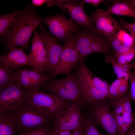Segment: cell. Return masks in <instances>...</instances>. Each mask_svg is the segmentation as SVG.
Masks as SVG:
<instances>
[{"label": "cell", "mask_w": 135, "mask_h": 135, "mask_svg": "<svg viewBox=\"0 0 135 135\" xmlns=\"http://www.w3.org/2000/svg\"><path fill=\"white\" fill-rule=\"evenodd\" d=\"M43 17L35 7L28 6L24 9L11 27L2 36L0 43L4 46L2 55L7 54L12 46H19L28 50L30 38L38 26L42 23Z\"/></svg>", "instance_id": "obj_1"}, {"label": "cell", "mask_w": 135, "mask_h": 135, "mask_svg": "<svg viewBox=\"0 0 135 135\" xmlns=\"http://www.w3.org/2000/svg\"><path fill=\"white\" fill-rule=\"evenodd\" d=\"M78 103L84 108V112H81L82 114L86 116L94 125L101 126L108 135H118L109 99L90 102L81 99Z\"/></svg>", "instance_id": "obj_2"}, {"label": "cell", "mask_w": 135, "mask_h": 135, "mask_svg": "<svg viewBox=\"0 0 135 135\" xmlns=\"http://www.w3.org/2000/svg\"><path fill=\"white\" fill-rule=\"evenodd\" d=\"M80 80L83 91L82 99L84 102H92L111 99L110 85L96 76L86 66L84 61L79 62L76 72Z\"/></svg>", "instance_id": "obj_3"}, {"label": "cell", "mask_w": 135, "mask_h": 135, "mask_svg": "<svg viewBox=\"0 0 135 135\" xmlns=\"http://www.w3.org/2000/svg\"><path fill=\"white\" fill-rule=\"evenodd\" d=\"M26 102L54 121L71 102L54 94L39 90L27 92Z\"/></svg>", "instance_id": "obj_4"}, {"label": "cell", "mask_w": 135, "mask_h": 135, "mask_svg": "<svg viewBox=\"0 0 135 135\" xmlns=\"http://www.w3.org/2000/svg\"><path fill=\"white\" fill-rule=\"evenodd\" d=\"M44 87L46 90L70 102L78 101L83 96L82 83L76 72L62 78H52Z\"/></svg>", "instance_id": "obj_5"}, {"label": "cell", "mask_w": 135, "mask_h": 135, "mask_svg": "<svg viewBox=\"0 0 135 135\" xmlns=\"http://www.w3.org/2000/svg\"><path fill=\"white\" fill-rule=\"evenodd\" d=\"M12 112L17 130L20 133L36 130L50 124V118L26 102L18 110Z\"/></svg>", "instance_id": "obj_6"}, {"label": "cell", "mask_w": 135, "mask_h": 135, "mask_svg": "<svg viewBox=\"0 0 135 135\" xmlns=\"http://www.w3.org/2000/svg\"><path fill=\"white\" fill-rule=\"evenodd\" d=\"M42 23L48 27L50 32L58 40L68 43L78 30L79 26L62 13L52 16H44Z\"/></svg>", "instance_id": "obj_7"}, {"label": "cell", "mask_w": 135, "mask_h": 135, "mask_svg": "<svg viewBox=\"0 0 135 135\" xmlns=\"http://www.w3.org/2000/svg\"><path fill=\"white\" fill-rule=\"evenodd\" d=\"M78 101L71 102L68 105L54 121L53 130L71 132L82 128L83 116Z\"/></svg>", "instance_id": "obj_8"}, {"label": "cell", "mask_w": 135, "mask_h": 135, "mask_svg": "<svg viewBox=\"0 0 135 135\" xmlns=\"http://www.w3.org/2000/svg\"><path fill=\"white\" fill-rule=\"evenodd\" d=\"M27 92L15 84L0 91V112H14L26 102Z\"/></svg>", "instance_id": "obj_9"}, {"label": "cell", "mask_w": 135, "mask_h": 135, "mask_svg": "<svg viewBox=\"0 0 135 135\" xmlns=\"http://www.w3.org/2000/svg\"><path fill=\"white\" fill-rule=\"evenodd\" d=\"M38 32L42 38L46 51L47 62L46 72L50 74L55 70L58 63L61 52L64 47L47 31L44 26L40 24Z\"/></svg>", "instance_id": "obj_10"}, {"label": "cell", "mask_w": 135, "mask_h": 135, "mask_svg": "<svg viewBox=\"0 0 135 135\" xmlns=\"http://www.w3.org/2000/svg\"><path fill=\"white\" fill-rule=\"evenodd\" d=\"M79 56L75 47L74 35L64 46L56 67L54 72L50 75L53 77L59 74L67 76L71 74L72 70L79 62Z\"/></svg>", "instance_id": "obj_11"}, {"label": "cell", "mask_w": 135, "mask_h": 135, "mask_svg": "<svg viewBox=\"0 0 135 135\" xmlns=\"http://www.w3.org/2000/svg\"><path fill=\"white\" fill-rule=\"evenodd\" d=\"M75 0H63L62 9L70 15L71 19L82 28L88 27L95 28L91 17L86 13L84 8V3Z\"/></svg>", "instance_id": "obj_12"}, {"label": "cell", "mask_w": 135, "mask_h": 135, "mask_svg": "<svg viewBox=\"0 0 135 135\" xmlns=\"http://www.w3.org/2000/svg\"><path fill=\"white\" fill-rule=\"evenodd\" d=\"M90 17L96 29L110 41L116 31L120 28L116 20L105 10L98 9Z\"/></svg>", "instance_id": "obj_13"}, {"label": "cell", "mask_w": 135, "mask_h": 135, "mask_svg": "<svg viewBox=\"0 0 135 135\" xmlns=\"http://www.w3.org/2000/svg\"><path fill=\"white\" fill-rule=\"evenodd\" d=\"M24 49L21 47H11L6 54H0V62L15 70L23 66L31 67L33 65L32 62Z\"/></svg>", "instance_id": "obj_14"}, {"label": "cell", "mask_w": 135, "mask_h": 135, "mask_svg": "<svg viewBox=\"0 0 135 135\" xmlns=\"http://www.w3.org/2000/svg\"><path fill=\"white\" fill-rule=\"evenodd\" d=\"M95 28H82L78 30L74 34L75 47L79 56V62L84 61L86 56L93 53L90 44Z\"/></svg>", "instance_id": "obj_15"}, {"label": "cell", "mask_w": 135, "mask_h": 135, "mask_svg": "<svg viewBox=\"0 0 135 135\" xmlns=\"http://www.w3.org/2000/svg\"><path fill=\"white\" fill-rule=\"evenodd\" d=\"M110 42L112 49L117 54L126 53L135 46L133 36L121 28L114 33Z\"/></svg>", "instance_id": "obj_16"}, {"label": "cell", "mask_w": 135, "mask_h": 135, "mask_svg": "<svg viewBox=\"0 0 135 135\" xmlns=\"http://www.w3.org/2000/svg\"><path fill=\"white\" fill-rule=\"evenodd\" d=\"M32 40L35 44L37 49V57L36 62L32 67V70L44 74L46 73V66L47 62L46 51L42 39L40 35L37 28L34 30Z\"/></svg>", "instance_id": "obj_17"}, {"label": "cell", "mask_w": 135, "mask_h": 135, "mask_svg": "<svg viewBox=\"0 0 135 135\" xmlns=\"http://www.w3.org/2000/svg\"><path fill=\"white\" fill-rule=\"evenodd\" d=\"M112 111L116 122L118 135H126L127 131L125 125L124 109L122 98L115 99H109Z\"/></svg>", "instance_id": "obj_18"}, {"label": "cell", "mask_w": 135, "mask_h": 135, "mask_svg": "<svg viewBox=\"0 0 135 135\" xmlns=\"http://www.w3.org/2000/svg\"><path fill=\"white\" fill-rule=\"evenodd\" d=\"M90 47L92 53L99 52L111 55L112 49L110 40L96 28L92 38Z\"/></svg>", "instance_id": "obj_19"}, {"label": "cell", "mask_w": 135, "mask_h": 135, "mask_svg": "<svg viewBox=\"0 0 135 135\" xmlns=\"http://www.w3.org/2000/svg\"><path fill=\"white\" fill-rule=\"evenodd\" d=\"M112 4L105 10L110 14L126 16L135 18V8L128 0H115Z\"/></svg>", "instance_id": "obj_20"}, {"label": "cell", "mask_w": 135, "mask_h": 135, "mask_svg": "<svg viewBox=\"0 0 135 135\" xmlns=\"http://www.w3.org/2000/svg\"><path fill=\"white\" fill-rule=\"evenodd\" d=\"M17 130L13 112H0V135H14Z\"/></svg>", "instance_id": "obj_21"}, {"label": "cell", "mask_w": 135, "mask_h": 135, "mask_svg": "<svg viewBox=\"0 0 135 135\" xmlns=\"http://www.w3.org/2000/svg\"><path fill=\"white\" fill-rule=\"evenodd\" d=\"M16 71L0 62V91L16 83Z\"/></svg>", "instance_id": "obj_22"}, {"label": "cell", "mask_w": 135, "mask_h": 135, "mask_svg": "<svg viewBox=\"0 0 135 135\" xmlns=\"http://www.w3.org/2000/svg\"><path fill=\"white\" fill-rule=\"evenodd\" d=\"M121 98L124 109L125 126L128 132L131 126L135 122V118L131 107V97L130 94L127 93Z\"/></svg>", "instance_id": "obj_23"}, {"label": "cell", "mask_w": 135, "mask_h": 135, "mask_svg": "<svg viewBox=\"0 0 135 135\" xmlns=\"http://www.w3.org/2000/svg\"><path fill=\"white\" fill-rule=\"evenodd\" d=\"M27 69L20 68L15 70L16 83L26 91L35 90L34 86L28 77Z\"/></svg>", "instance_id": "obj_24"}, {"label": "cell", "mask_w": 135, "mask_h": 135, "mask_svg": "<svg viewBox=\"0 0 135 135\" xmlns=\"http://www.w3.org/2000/svg\"><path fill=\"white\" fill-rule=\"evenodd\" d=\"M23 10L24 9L20 10H15L7 14L0 15V36L11 27Z\"/></svg>", "instance_id": "obj_25"}, {"label": "cell", "mask_w": 135, "mask_h": 135, "mask_svg": "<svg viewBox=\"0 0 135 135\" xmlns=\"http://www.w3.org/2000/svg\"><path fill=\"white\" fill-rule=\"evenodd\" d=\"M28 77L31 81L35 90H38L41 87H44L48 81L52 78L50 75L39 73L27 69Z\"/></svg>", "instance_id": "obj_26"}, {"label": "cell", "mask_w": 135, "mask_h": 135, "mask_svg": "<svg viewBox=\"0 0 135 135\" xmlns=\"http://www.w3.org/2000/svg\"><path fill=\"white\" fill-rule=\"evenodd\" d=\"M105 61L110 63L118 78L123 81L128 82L130 73L127 72L123 66L120 64L111 55H106Z\"/></svg>", "instance_id": "obj_27"}, {"label": "cell", "mask_w": 135, "mask_h": 135, "mask_svg": "<svg viewBox=\"0 0 135 135\" xmlns=\"http://www.w3.org/2000/svg\"><path fill=\"white\" fill-rule=\"evenodd\" d=\"M83 119L82 127L86 135H108L104 134L98 129L94 125L85 115L82 114Z\"/></svg>", "instance_id": "obj_28"}, {"label": "cell", "mask_w": 135, "mask_h": 135, "mask_svg": "<svg viewBox=\"0 0 135 135\" xmlns=\"http://www.w3.org/2000/svg\"><path fill=\"white\" fill-rule=\"evenodd\" d=\"M123 81L118 78L110 86L109 92L111 99L119 98L118 88Z\"/></svg>", "instance_id": "obj_29"}, {"label": "cell", "mask_w": 135, "mask_h": 135, "mask_svg": "<svg viewBox=\"0 0 135 135\" xmlns=\"http://www.w3.org/2000/svg\"><path fill=\"white\" fill-rule=\"evenodd\" d=\"M52 128L50 124L46 126L38 129L20 133L18 135H47Z\"/></svg>", "instance_id": "obj_30"}, {"label": "cell", "mask_w": 135, "mask_h": 135, "mask_svg": "<svg viewBox=\"0 0 135 135\" xmlns=\"http://www.w3.org/2000/svg\"><path fill=\"white\" fill-rule=\"evenodd\" d=\"M120 24L128 30L133 37L135 36V22L132 23L127 22L121 18Z\"/></svg>", "instance_id": "obj_31"}, {"label": "cell", "mask_w": 135, "mask_h": 135, "mask_svg": "<svg viewBox=\"0 0 135 135\" xmlns=\"http://www.w3.org/2000/svg\"><path fill=\"white\" fill-rule=\"evenodd\" d=\"M128 80L131 86L130 94L131 98L135 101V74L133 72L130 71Z\"/></svg>", "instance_id": "obj_32"}, {"label": "cell", "mask_w": 135, "mask_h": 135, "mask_svg": "<svg viewBox=\"0 0 135 135\" xmlns=\"http://www.w3.org/2000/svg\"><path fill=\"white\" fill-rule=\"evenodd\" d=\"M128 88V82L123 81L118 88L119 98L122 97L127 93Z\"/></svg>", "instance_id": "obj_33"}, {"label": "cell", "mask_w": 135, "mask_h": 135, "mask_svg": "<svg viewBox=\"0 0 135 135\" xmlns=\"http://www.w3.org/2000/svg\"><path fill=\"white\" fill-rule=\"evenodd\" d=\"M127 52L122 54L115 53L116 60L120 64L122 65L128 63L126 60Z\"/></svg>", "instance_id": "obj_34"}, {"label": "cell", "mask_w": 135, "mask_h": 135, "mask_svg": "<svg viewBox=\"0 0 135 135\" xmlns=\"http://www.w3.org/2000/svg\"><path fill=\"white\" fill-rule=\"evenodd\" d=\"M63 0H47L46 6L49 7L56 5L62 9V3Z\"/></svg>", "instance_id": "obj_35"}, {"label": "cell", "mask_w": 135, "mask_h": 135, "mask_svg": "<svg viewBox=\"0 0 135 135\" xmlns=\"http://www.w3.org/2000/svg\"><path fill=\"white\" fill-rule=\"evenodd\" d=\"M135 56V46L132 47L127 52L126 60L129 63L134 58Z\"/></svg>", "instance_id": "obj_36"}, {"label": "cell", "mask_w": 135, "mask_h": 135, "mask_svg": "<svg viewBox=\"0 0 135 135\" xmlns=\"http://www.w3.org/2000/svg\"><path fill=\"white\" fill-rule=\"evenodd\" d=\"M84 3L90 4L97 8L98 5L102 2H106L104 0H82Z\"/></svg>", "instance_id": "obj_37"}, {"label": "cell", "mask_w": 135, "mask_h": 135, "mask_svg": "<svg viewBox=\"0 0 135 135\" xmlns=\"http://www.w3.org/2000/svg\"><path fill=\"white\" fill-rule=\"evenodd\" d=\"M47 0H32L31 4V5H32L34 7H39L44 4H46Z\"/></svg>", "instance_id": "obj_38"}, {"label": "cell", "mask_w": 135, "mask_h": 135, "mask_svg": "<svg viewBox=\"0 0 135 135\" xmlns=\"http://www.w3.org/2000/svg\"><path fill=\"white\" fill-rule=\"evenodd\" d=\"M70 135H86L84 131L82 128L72 131Z\"/></svg>", "instance_id": "obj_39"}, {"label": "cell", "mask_w": 135, "mask_h": 135, "mask_svg": "<svg viewBox=\"0 0 135 135\" xmlns=\"http://www.w3.org/2000/svg\"><path fill=\"white\" fill-rule=\"evenodd\" d=\"M126 135H135V126L134 124L130 127Z\"/></svg>", "instance_id": "obj_40"}, {"label": "cell", "mask_w": 135, "mask_h": 135, "mask_svg": "<svg viewBox=\"0 0 135 135\" xmlns=\"http://www.w3.org/2000/svg\"><path fill=\"white\" fill-rule=\"evenodd\" d=\"M52 129L56 132L58 135H70L71 132L70 131L68 130L56 131L53 130L52 128Z\"/></svg>", "instance_id": "obj_41"}, {"label": "cell", "mask_w": 135, "mask_h": 135, "mask_svg": "<svg viewBox=\"0 0 135 135\" xmlns=\"http://www.w3.org/2000/svg\"><path fill=\"white\" fill-rule=\"evenodd\" d=\"M47 135H58L56 132L53 130L52 128L48 132Z\"/></svg>", "instance_id": "obj_42"}, {"label": "cell", "mask_w": 135, "mask_h": 135, "mask_svg": "<svg viewBox=\"0 0 135 135\" xmlns=\"http://www.w3.org/2000/svg\"><path fill=\"white\" fill-rule=\"evenodd\" d=\"M128 1L135 8V0H128Z\"/></svg>", "instance_id": "obj_43"}, {"label": "cell", "mask_w": 135, "mask_h": 135, "mask_svg": "<svg viewBox=\"0 0 135 135\" xmlns=\"http://www.w3.org/2000/svg\"><path fill=\"white\" fill-rule=\"evenodd\" d=\"M133 68H134L135 67V62L133 64H132Z\"/></svg>", "instance_id": "obj_44"}, {"label": "cell", "mask_w": 135, "mask_h": 135, "mask_svg": "<svg viewBox=\"0 0 135 135\" xmlns=\"http://www.w3.org/2000/svg\"><path fill=\"white\" fill-rule=\"evenodd\" d=\"M134 124L135 126V122L134 123Z\"/></svg>", "instance_id": "obj_45"}, {"label": "cell", "mask_w": 135, "mask_h": 135, "mask_svg": "<svg viewBox=\"0 0 135 135\" xmlns=\"http://www.w3.org/2000/svg\"><path fill=\"white\" fill-rule=\"evenodd\" d=\"M134 40H135V36H134Z\"/></svg>", "instance_id": "obj_46"}, {"label": "cell", "mask_w": 135, "mask_h": 135, "mask_svg": "<svg viewBox=\"0 0 135 135\" xmlns=\"http://www.w3.org/2000/svg\"><path fill=\"white\" fill-rule=\"evenodd\" d=\"M134 68V69H135V68Z\"/></svg>", "instance_id": "obj_47"}]
</instances>
